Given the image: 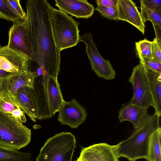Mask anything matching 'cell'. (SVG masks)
<instances>
[{"label":"cell","mask_w":161,"mask_h":161,"mask_svg":"<svg viewBox=\"0 0 161 161\" xmlns=\"http://www.w3.org/2000/svg\"><path fill=\"white\" fill-rule=\"evenodd\" d=\"M31 130L0 109V146L16 150L30 142Z\"/></svg>","instance_id":"cell-4"},{"label":"cell","mask_w":161,"mask_h":161,"mask_svg":"<svg viewBox=\"0 0 161 161\" xmlns=\"http://www.w3.org/2000/svg\"><path fill=\"white\" fill-rule=\"evenodd\" d=\"M128 81L133 87V96L128 102L148 108L151 106L152 100L144 67L140 63L135 66Z\"/></svg>","instance_id":"cell-7"},{"label":"cell","mask_w":161,"mask_h":161,"mask_svg":"<svg viewBox=\"0 0 161 161\" xmlns=\"http://www.w3.org/2000/svg\"><path fill=\"white\" fill-rule=\"evenodd\" d=\"M9 4L15 12L24 20L26 16V13L21 7L19 0H7Z\"/></svg>","instance_id":"cell-29"},{"label":"cell","mask_w":161,"mask_h":161,"mask_svg":"<svg viewBox=\"0 0 161 161\" xmlns=\"http://www.w3.org/2000/svg\"><path fill=\"white\" fill-rule=\"evenodd\" d=\"M0 19L11 21L13 23L24 21L15 12L7 0H0Z\"/></svg>","instance_id":"cell-23"},{"label":"cell","mask_w":161,"mask_h":161,"mask_svg":"<svg viewBox=\"0 0 161 161\" xmlns=\"http://www.w3.org/2000/svg\"><path fill=\"white\" fill-rule=\"evenodd\" d=\"M38 76L37 72L29 69L11 73L2 78L0 90L7 92L16 99L17 92L19 88L25 86L34 89L35 80Z\"/></svg>","instance_id":"cell-8"},{"label":"cell","mask_w":161,"mask_h":161,"mask_svg":"<svg viewBox=\"0 0 161 161\" xmlns=\"http://www.w3.org/2000/svg\"><path fill=\"white\" fill-rule=\"evenodd\" d=\"M140 14L144 24L147 20L151 22L155 30L156 38L161 41V10H141Z\"/></svg>","instance_id":"cell-20"},{"label":"cell","mask_w":161,"mask_h":161,"mask_svg":"<svg viewBox=\"0 0 161 161\" xmlns=\"http://www.w3.org/2000/svg\"><path fill=\"white\" fill-rule=\"evenodd\" d=\"M10 115L22 122L25 123L26 121L25 116L20 108L14 110Z\"/></svg>","instance_id":"cell-30"},{"label":"cell","mask_w":161,"mask_h":161,"mask_svg":"<svg viewBox=\"0 0 161 161\" xmlns=\"http://www.w3.org/2000/svg\"><path fill=\"white\" fill-rule=\"evenodd\" d=\"M10 74L11 73H8L2 70H0V77L2 78L6 77Z\"/></svg>","instance_id":"cell-32"},{"label":"cell","mask_w":161,"mask_h":161,"mask_svg":"<svg viewBox=\"0 0 161 161\" xmlns=\"http://www.w3.org/2000/svg\"><path fill=\"white\" fill-rule=\"evenodd\" d=\"M75 161H83L81 158L79 156L77 159Z\"/></svg>","instance_id":"cell-33"},{"label":"cell","mask_w":161,"mask_h":161,"mask_svg":"<svg viewBox=\"0 0 161 161\" xmlns=\"http://www.w3.org/2000/svg\"><path fill=\"white\" fill-rule=\"evenodd\" d=\"M31 153L0 146V161H31Z\"/></svg>","instance_id":"cell-21"},{"label":"cell","mask_w":161,"mask_h":161,"mask_svg":"<svg viewBox=\"0 0 161 161\" xmlns=\"http://www.w3.org/2000/svg\"><path fill=\"white\" fill-rule=\"evenodd\" d=\"M47 92L48 112L53 116L58 112L64 101L58 81L57 76H50L48 77Z\"/></svg>","instance_id":"cell-17"},{"label":"cell","mask_w":161,"mask_h":161,"mask_svg":"<svg viewBox=\"0 0 161 161\" xmlns=\"http://www.w3.org/2000/svg\"><path fill=\"white\" fill-rule=\"evenodd\" d=\"M144 66L152 100L151 106L154 109V113L158 116L160 117L161 72L153 71L147 68L144 65Z\"/></svg>","instance_id":"cell-16"},{"label":"cell","mask_w":161,"mask_h":161,"mask_svg":"<svg viewBox=\"0 0 161 161\" xmlns=\"http://www.w3.org/2000/svg\"><path fill=\"white\" fill-rule=\"evenodd\" d=\"M20 108L16 99L6 92L0 90V109L10 115L14 110Z\"/></svg>","instance_id":"cell-22"},{"label":"cell","mask_w":161,"mask_h":161,"mask_svg":"<svg viewBox=\"0 0 161 161\" xmlns=\"http://www.w3.org/2000/svg\"><path fill=\"white\" fill-rule=\"evenodd\" d=\"M80 157L83 161H119L114 145L104 142L82 148Z\"/></svg>","instance_id":"cell-12"},{"label":"cell","mask_w":161,"mask_h":161,"mask_svg":"<svg viewBox=\"0 0 161 161\" xmlns=\"http://www.w3.org/2000/svg\"><path fill=\"white\" fill-rule=\"evenodd\" d=\"M30 60L26 55L7 46L0 48V70L12 73L28 69Z\"/></svg>","instance_id":"cell-11"},{"label":"cell","mask_w":161,"mask_h":161,"mask_svg":"<svg viewBox=\"0 0 161 161\" xmlns=\"http://www.w3.org/2000/svg\"><path fill=\"white\" fill-rule=\"evenodd\" d=\"M161 128L159 127L150 135L146 161H161Z\"/></svg>","instance_id":"cell-19"},{"label":"cell","mask_w":161,"mask_h":161,"mask_svg":"<svg viewBox=\"0 0 161 161\" xmlns=\"http://www.w3.org/2000/svg\"><path fill=\"white\" fill-rule=\"evenodd\" d=\"M117 6L118 20L127 22L144 34L145 24L134 2L131 0H118Z\"/></svg>","instance_id":"cell-15"},{"label":"cell","mask_w":161,"mask_h":161,"mask_svg":"<svg viewBox=\"0 0 161 161\" xmlns=\"http://www.w3.org/2000/svg\"><path fill=\"white\" fill-rule=\"evenodd\" d=\"M95 2L97 5L106 7H112L117 5L118 0H97Z\"/></svg>","instance_id":"cell-31"},{"label":"cell","mask_w":161,"mask_h":161,"mask_svg":"<svg viewBox=\"0 0 161 161\" xmlns=\"http://www.w3.org/2000/svg\"><path fill=\"white\" fill-rule=\"evenodd\" d=\"M76 140L71 132H63L48 138L36 161H72Z\"/></svg>","instance_id":"cell-5"},{"label":"cell","mask_w":161,"mask_h":161,"mask_svg":"<svg viewBox=\"0 0 161 161\" xmlns=\"http://www.w3.org/2000/svg\"><path fill=\"white\" fill-rule=\"evenodd\" d=\"M2 78L0 77V89L1 87L2 83Z\"/></svg>","instance_id":"cell-34"},{"label":"cell","mask_w":161,"mask_h":161,"mask_svg":"<svg viewBox=\"0 0 161 161\" xmlns=\"http://www.w3.org/2000/svg\"><path fill=\"white\" fill-rule=\"evenodd\" d=\"M16 100L21 109L34 122L38 118V110L36 103L31 92L27 87L19 88L17 92Z\"/></svg>","instance_id":"cell-18"},{"label":"cell","mask_w":161,"mask_h":161,"mask_svg":"<svg viewBox=\"0 0 161 161\" xmlns=\"http://www.w3.org/2000/svg\"><path fill=\"white\" fill-rule=\"evenodd\" d=\"M80 41L85 44L86 52L89 59L92 69L99 77L107 80H112L115 79L116 72L110 62L105 60L98 52L94 42L91 33H86L80 36Z\"/></svg>","instance_id":"cell-6"},{"label":"cell","mask_w":161,"mask_h":161,"mask_svg":"<svg viewBox=\"0 0 161 161\" xmlns=\"http://www.w3.org/2000/svg\"><path fill=\"white\" fill-rule=\"evenodd\" d=\"M160 117L155 113L141 126L135 129L126 139L114 145L116 153L119 158H126L129 161L147 158L149 137L160 126Z\"/></svg>","instance_id":"cell-2"},{"label":"cell","mask_w":161,"mask_h":161,"mask_svg":"<svg viewBox=\"0 0 161 161\" xmlns=\"http://www.w3.org/2000/svg\"><path fill=\"white\" fill-rule=\"evenodd\" d=\"M147 109L127 103L123 104L119 112L118 118L120 122L128 121L135 129L141 126L150 117Z\"/></svg>","instance_id":"cell-14"},{"label":"cell","mask_w":161,"mask_h":161,"mask_svg":"<svg viewBox=\"0 0 161 161\" xmlns=\"http://www.w3.org/2000/svg\"><path fill=\"white\" fill-rule=\"evenodd\" d=\"M135 45L139 58L153 57L152 42L145 39L136 42Z\"/></svg>","instance_id":"cell-24"},{"label":"cell","mask_w":161,"mask_h":161,"mask_svg":"<svg viewBox=\"0 0 161 161\" xmlns=\"http://www.w3.org/2000/svg\"><path fill=\"white\" fill-rule=\"evenodd\" d=\"M141 10H161V0H140Z\"/></svg>","instance_id":"cell-27"},{"label":"cell","mask_w":161,"mask_h":161,"mask_svg":"<svg viewBox=\"0 0 161 161\" xmlns=\"http://www.w3.org/2000/svg\"><path fill=\"white\" fill-rule=\"evenodd\" d=\"M152 56L161 63V41L155 38L152 42Z\"/></svg>","instance_id":"cell-28"},{"label":"cell","mask_w":161,"mask_h":161,"mask_svg":"<svg viewBox=\"0 0 161 161\" xmlns=\"http://www.w3.org/2000/svg\"><path fill=\"white\" fill-rule=\"evenodd\" d=\"M50 19L54 42L60 52L76 46L80 42L79 24L71 17L53 7Z\"/></svg>","instance_id":"cell-3"},{"label":"cell","mask_w":161,"mask_h":161,"mask_svg":"<svg viewBox=\"0 0 161 161\" xmlns=\"http://www.w3.org/2000/svg\"><path fill=\"white\" fill-rule=\"evenodd\" d=\"M140 63L153 71L161 72V63L153 57L140 58Z\"/></svg>","instance_id":"cell-26"},{"label":"cell","mask_w":161,"mask_h":161,"mask_svg":"<svg viewBox=\"0 0 161 161\" xmlns=\"http://www.w3.org/2000/svg\"><path fill=\"white\" fill-rule=\"evenodd\" d=\"M59 10L77 18L87 19L94 13V7L86 0H56Z\"/></svg>","instance_id":"cell-13"},{"label":"cell","mask_w":161,"mask_h":161,"mask_svg":"<svg viewBox=\"0 0 161 161\" xmlns=\"http://www.w3.org/2000/svg\"><path fill=\"white\" fill-rule=\"evenodd\" d=\"M2 46L0 44V48H1Z\"/></svg>","instance_id":"cell-35"},{"label":"cell","mask_w":161,"mask_h":161,"mask_svg":"<svg viewBox=\"0 0 161 161\" xmlns=\"http://www.w3.org/2000/svg\"><path fill=\"white\" fill-rule=\"evenodd\" d=\"M26 5L24 22L31 44V60L36 63L44 74L57 76L61 56L52 28L53 7L45 0H29Z\"/></svg>","instance_id":"cell-1"},{"label":"cell","mask_w":161,"mask_h":161,"mask_svg":"<svg viewBox=\"0 0 161 161\" xmlns=\"http://www.w3.org/2000/svg\"><path fill=\"white\" fill-rule=\"evenodd\" d=\"M96 10L104 17L110 20H118V10L117 5L112 7H106L97 5Z\"/></svg>","instance_id":"cell-25"},{"label":"cell","mask_w":161,"mask_h":161,"mask_svg":"<svg viewBox=\"0 0 161 161\" xmlns=\"http://www.w3.org/2000/svg\"><path fill=\"white\" fill-rule=\"evenodd\" d=\"M58 112V120L62 125H67L71 128H77L86 118L85 109L75 99L64 101Z\"/></svg>","instance_id":"cell-9"},{"label":"cell","mask_w":161,"mask_h":161,"mask_svg":"<svg viewBox=\"0 0 161 161\" xmlns=\"http://www.w3.org/2000/svg\"><path fill=\"white\" fill-rule=\"evenodd\" d=\"M9 48L22 53L30 60L32 58V46L24 21L13 23L8 31Z\"/></svg>","instance_id":"cell-10"}]
</instances>
